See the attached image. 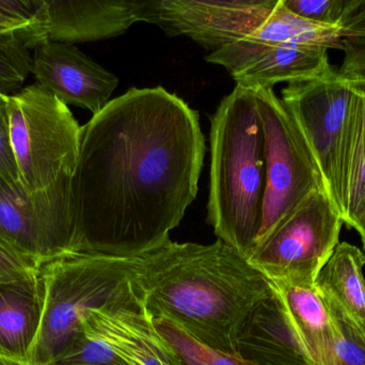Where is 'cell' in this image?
Here are the masks:
<instances>
[{
    "instance_id": "6da1fadb",
    "label": "cell",
    "mask_w": 365,
    "mask_h": 365,
    "mask_svg": "<svg viewBox=\"0 0 365 365\" xmlns=\"http://www.w3.org/2000/svg\"><path fill=\"white\" fill-rule=\"evenodd\" d=\"M205 152L199 113L164 87L111 100L81 126L76 252L139 257L170 240L197 197Z\"/></svg>"
},
{
    "instance_id": "7a4b0ae2",
    "label": "cell",
    "mask_w": 365,
    "mask_h": 365,
    "mask_svg": "<svg viewBox=\"0 0 365 365\" xmlns=\"http://www.w3.org/2000/svg\"><path fill=\"white\" fill-rule=\"evenodd\" d=\"M137 284L151 317L234 356L247 317L270 291V281L219 239L212 244L168 240L140 256Z\"/></svg>"
},
{
    "instance_id": "3957f363",
    "label": "cell",
    "mask_w": 365,
    "mask_h": 365,
    "mask_svg": "<svg viewBox=\"0 0 365 365\" xmlns=\"http://www.w3.org/2000/svg\"><path fill=\"white\" fill-rule=\"evenodd\" d=\"M207 221L215 235L250 256L261 225L265 151L255 91L235 86L210 118Z\"/></svg>"
},
{
    "instance_id": "277c9868",
    "label": "cell",
    "mask_w": 365,
    "mask_h": 365,
    "mask_svg": "<svg viewBox=\"0 0 365 365\" xmlns=\"http://www.w3.org/2000/svg\"><path fill=\"white\" fill-rule=\"evenodd\" d=\"M139 259L74 252L43 263L42 323L27 364L55 361L76 340L92 311L143 308L137 284Z\"/></svg>"
},
{
    "instance_id": "5b68a950",
    "label": "cell",
    "mask_w": 365,
    "mask_h": 365,
    "mask_svg": "<svg viewBox=\"0 0 365 365\" xmlns=\"http://www.w3.org/2000/svg\"><path fill=\"white\" fill-rule=\"evenodd\" d=\"M9 124L19 182L28 193L73 177L81 126L68 105L40 84L9 96Z\"/></svg>"
},
{
    "instance_id": "8992f818",
    "label": "cell",
    "mask_w": 365,
    "mask_h": 365,
    "mask_svg": "<svg viewBox=\"0 0 365 365\" xmlns=\"http://www.w3.org/2000/svg\"><path fill=\"white\" fill-rule=\"evenodd\" d=\"M265 151V189L255 250L311 194L321 171L291 114L272 88L255 90ZM328 194V193H327Z\"/></svg>"
},
{
    "instance_id": "52a82bcc",
    "label": "cell",
    "mask_w": 365,
    "mask_h": 365,
    "mask_svg": "<svg viewBox=\"0 0 365 365\" xmlns=\"http://www.w3.org/2000/svg\"><path fill=\"white\" fill-rule=\"evenodd\" d=\"M343 225L327 192L314 191L252 251L249 263L268 280L314 286L340 244Z\"/></svg>"
},
{
    "instance_id": "ba28073f",
    "label": "cell",
    "mask_w": 365,
    "mask_h": 365,
    "mask_svg": "<svg viewBox=\"0 0 365 365\" xmlns=\"http://www.w3.org/2000/svg\"><path fill=\"white\" fill-rule=\"evenodd\" d=\"M353 92V77L334 70L319 79L287 84L281 96L321 171L326 192L340 212Z\"/></svg>"
},
{
    "instance_id": "9c48e42d",
    "label": "cell",
    "mask_w": 365,
    "mask_h": 365,
    "mask_svg": "<svg viewBox=\"0 0 365 365\" xmlns=\"http://www.w3.org/2000/svg\"><path fill=\"white\" fill-rule=\"evenodd\" d=\"M72 177L28 193L21 182L0 181V237L42 265L75 250Z\"/></svg>"
},
{
    "instance_id": "30bf717a",
    "label": "cell",
    "mask_w": 365,
    "mask_h": 365,
    "mask_svg": "<svg viewBox=\"0 0 365 365\" xmlns=\"http://www.w3.org/2000/svg\"><path fill=\"white\" fill-rule=\"evenodd\" d=\"M278 0H150L149 23L212 51L246 38L272 14Z\"/></svg>"
},
{
    "instance_id": "8fae6325",
    "label": "cell",
    "mask_w": 365,
    "mask_h": 365,
    "mask_svg": "<svg viewBox=\"0 0 365 365\" xmlns=\"http://www.w3.org/2000/svg\"><path fill=\"white\" fill-rule=\"evenodd\" d=\"M32 51L30 73L36 83L64 104L96 115L110 102L119 79L74 44L46 39Z\"/></svg>"
},
{
    "instance_id": "7c38bea8",
    "label": "cell",
    "mask_w": 365,
    "mask_h": 365,
    "mask_svg": "<svg viewBox=\"0 0 365 365\" xmlns=\"http://www.w3.org/2000/svg\"><path fill=\"white\" fill-rule=\"evenodd\" d=\"M150 0H44L47 39L86 43L123 34L147 21Z\"/></svg>"
},
{
    "instance_id": "4fadbf2b",
    "label": "cell",
    "mask_w": 365,
    "mask_h": 365,
    "mask_svg": "<svg viewBox=\"0 0 365 365\" xmlns=\"http://www.w3.org/2000/svg\"><path fill=\"white\" fill-rule=\"evenodd\" d=\"M343 26L322 25L292 12L278 0L272 14L252 34L206 56V61L223 66L230 74L246 69L267 51L285 43L342 49Z\"/></svg>"
},
{
    "instance_id": "5bb4252c",
    "label": "cell",
    "mask_w": 365,
    "mask_h": 365,
    "mask_svg": "<svg viewBox=\"0 0 365 365\" xmlns=\"http://www.w3.org/2000/svg\"><path fill=\"white\" fill-rule=\"evenodd\" d=\"M236 356L253 365H317L272 282L238 334Z\"/></svg>"
},
{
    "instance_id": "9a60e30c",
    "label": "cell",
    "mask_w": 365,
    "mask_h": 365,
    "mask_svg": "<svg viewBox=\"0 0 365 365\" xmlns=\"http://www.w3.org/2000/svg\"><path fill=\"white\" fill-rule=\"evenodd\" d=\"M81 334L108 345L128 365H180L145 306L92 311Z\"/></svg>"
},
{
    "instance_id": "2e32d148",
    "label": "cell",
    "mask_w": 365,
    "mask_h": 365,
    "mask_svg": "<svg viewBox=\"0 0 365 365\" xmlns=\"http://www.w3.org/2000/svg\"><path fill=\"white\" fill-rule=\"evenodd\" d=\"M40 280L0 284V356L27 364L42 323Z\"/></svg>"
},
{
    "instance_id": "e0dca14e",
    "label": "cell",
    "mask_w": 365,
    "mask_h": 365,
    "mask_svg": "<svg viewBox=\"0 0 365 365\" xmlns=\"http://www.w3.org/2000/svg\"><path fill=\"white\" fill-rule=\"evenodd\" d=\"M334 70L326 47L285 43L270 49L232 77L236 85L255 91L274 89L279 83L319 79Z\"/></svg>"
},
{
    "instance_id": "ac0fdd59",
    "label": "cell",
    "mask_w": 365,
    "mask_h": 365,
    "mask_svg": "<svg viewBox=\"0 0 365 365\" xmlns=\"http://www.w3.org/2000/svg\"><path fill=\"white\" fill-rule=\"evenodd\" d=\"M364 253L349 242H340L322 268L315 289L359 332L365 341Z\"/></svg>"
},
{
    "instance_id": "d6986e66",
    "label": "cell",
    "mask_w": 365,
    "mask_h": 365,
    "mask_svg": "<svg viewBox=\"0 0 365 365\" xmlns=\"http://www.w3.org/2000/svg\"><path fill=\"white\" fill-rule=\"evenodd\" d=\"M270 282L284 301L311 359L317 365H332L336 325L327 302L315 286Z\"/></svg>"
},
{
    "instance_id": "ffe728a7",
    "label": "cell",
    "mask_w": 365,
    "mask_h": 365,
    "mask_svg": "<svg viewBox=\"0 0 365 365\" xmlns=\"http://www.w3.org/2000/svg\"><path fill=\"white\" fill-rule=\"evenodd\" d=\"M353 77V76H351ZM341 191V216L357 229L365 214V77H353Z\"/></svg>"
},
{
    "instance_id": "44dd1931",
    "label": "cell",
    "mask_w": 365,
    "mask_h": 365,
    "mask_svg": "<svg viewBox=\"0 0 365 365\" xmlns=\"http://www.w3.org/2000/svg\"><path fill=\"white\" fill-rule=\"evenodd\" d=\"M44 0H0V44L32 51L47 39Z\"/></svg>"
},
{
    "instance_id": "7402d4cb",
    "label": "cell",
    "mask_w": 365,
    "mask_h": 365,
    "mask_svg": "<svg viewBox=\"0 0 365 365\" xmlns=\"http://www.w3.org/2000/svg\"><path fill=\"white\" fill-rule=\"evenodd\" d=\"M160 336L170 345L180 365H253L246 360L216 351L202 344L175 324L164 319H153Z\"/></svg>"
},
{
    "instance_id": "603a6c76",
    "label": "cell",
    "mask_w": 365,
    "mask_h": 365,
    "mask_svg": "<svg viewBox=\"0 0 365 365\" xmlns=\"http://www.w3.org/2000/svg\"><path fill=\"white\" fill-rule=\"evenodd\" d=\"M298 16L322 24L343 26L357 12L364 0H283Z\"/></svg>"
},
{
    "instance_id": "cb8c5ba5",
    "label": "cell",
    "mask_w": 365,
    "mask_h": 365,
    "mask_svg": "<svg viewBox=\"0 0 365 365\" xmlns=\"http://www.w3.org/2000/svg\"><path fill=\"white\" fill-rule=\"evenodd\" d=\"M342 51L344 59L339 72L345 76L365 77V0L345 24Z\"/></svg>"
},
{
    "instance_id": "d4e9b609",
    "label": "cell",
    "mask_w": 365,
    "mask_h": 365,
    "mask_svg": "<svg viewBox=\"0 0 365 365\" xmlns=\"http://www.w3.org/2000/svg\"><path fill=\"white\" fill-rule=\"evenodd\" d=\"M31 53L25 47L0 44V92L12 96L30 73Z\"/></svg>"
},
{
    "instance_id": "484cf974",
    "label": "cell",
    "mask_w": 365,
    "mask_h": 365,
    "mask_svg": "<svg viewBox=\"0 0 365 365\" xmlns=\"http://www.w3.org/2000/svg\"><path fill=\"white\" fill-rule=\"evenodd\" d=\"M329 306L336 325L332 365H365V341L336 309Z\"/></svg>"
},
{
    "instance_id": "4316f807",
    "label": "cell",
    "mask_w": 365,
    "mask_h": 365,
    "mask_svg": "<svg viewBox=\"0 0 365 365\" xmlns=\"http://www.w3.org/2000/svg\"><path fill=\"white\" fill-rule=\"evenodd\" d=\"M41 265L0 237V284L36 280Z\"/></svg>"
},
{
    "instance_id": "83f0119b",
    "label": "cell",
    "mask_w": 365,
    "mask_h": 365,
    "mask_svg": "<svg viewBox=\"0 0 365 365\" xmlns=\"http://www.w3.org/2000/svg\"><path fill=\"white\" fill-rule=\"evenodd\" d=\"M8 103L9 96L0 92V181L16 186L19 178L11 146Z\"/></svg>"
},
{
    "instance_id": "f1b7e54d",
    "label": "cell",
    "mask_w": 365,
    "mask_h": 365,
    "mask_svg": "<svg viewBox=\"0 0 365 365\" xmlns=\"http://www.w3.org/2000/svg\"><path fill=\"white\" fill-rule=\"evenodd\" d=\"M358 234L360 235V238H361L362 244H364V248L365 250V214L364 218L360 221L359 225H358L357 229H355Z\"/></svg>"
},
{
    "instance_id": "f546056e",
    "label": "cell",
    "mask_w": 365,
    "mask_h": 365,
    "mask_svg": "<svg viewBox=\"0 0 365 365\" xmlns=\"http://www.w3.org/2000/svg\"><path fill=\"white\" fill-rule=\"evenodd\" d=\"M0 365H25L19 364V362L13 361V360L8 359V358L2 357L0 356Z\"/></svg>"
},
{
    "instance_id": "4dcf8cb0",
    "label": "cell",
    "mask_w": 365,
    "mask_h": 365,
    "mask_svg": "<svg viewBox=\"0 0 365 365\" xmlns=\"http://www.w3.org/2000/svg\"><path fill=\"white\" fill-rule=\"evenodd\" d=\"M101 365H128L124 361L115 362V364H101Z\"/></svg>"
},
{
    "instance_id": "1f68e13d",
    "label": "cell",
    "mask_w": 365,
    "mask_h": 365,
    "mask_svg": "<svg viewBox=\"0 0 365 365\" xmlns=\"http://www.w3.org/2000/svg\"><path fill=\"white\" fill-rule=\"evenodd\" d=\"M26 365H30V364H26Z\"/></svg>"
}]
</instances>
